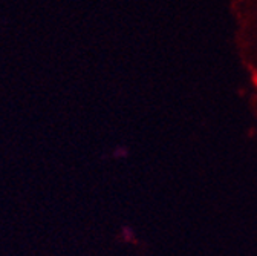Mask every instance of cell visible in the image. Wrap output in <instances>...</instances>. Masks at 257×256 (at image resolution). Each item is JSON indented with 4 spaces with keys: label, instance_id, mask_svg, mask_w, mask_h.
<instances>
[{
    "label": "cell",
    "instance_id": "1",
    "mask_svg": "<svg viewBox=\"0 0 257 256\" xmlns=\"http://www.w3.org/2000/svg\"><path fill=\"white\" fill-rule=\"evenodd\" d=\"M121 238H122L125 242H135V241H137L134 229H132V227H128V226L122 227V230H121Z\"/></svg>",
    "mask_w": 257,
    "mask_h": 256
},
{
    "label": "cell",
    "instance_id": "2",
    "mask_svg": "<svg viewBox=\"0 0 257 256\" xmlns=\"http://www.w3.org/2000/svg\"><path fill=\"white\" fill-rule=\"evenodd\" d=\"M127 149L125 147H118V150L115 152V156H121V158H124V156H127Z\"/></svg>",
    "mask_w": 257,
    "mask_h": 256
}]
</instances>
